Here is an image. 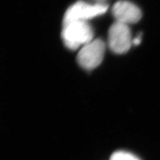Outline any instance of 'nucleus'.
Masks as SVG:
<instances>
[{
	"label": "nucleus",
	"instance_id": "0eeeda50",
	"mask_svg": "<svg viewBox=\"0 0 160 160\" xmlns=\"http://www.w3.org/2000/svg\"><path fill=\"white\" fill-rule=\"evenodd\" d=\"M141 40H142V36L141 35H139V36H138L136 38L133 39V44L134 46H138V45L141 42Z\"/></svg>",
	"mask_w": 160,
	"mask_h": 160
},
{
	"label": "nucleus",
	"instance_id": "f03ea898",
	"mask_svg": "<svg viewBox=\"0 0 160 160\" xmlns=\"http://www.w3.org/2000/svg\"><path fill=\"white\" fill-rule=\"evenodd\" d=\"M108 5L96 3L89 4L79 1L70 6L64 15L63 26L76 21H85L106 13Z\"/></svg>",
	"mask_w": 160,
	"mask_h": 160
},
{
	"label": "nucleus",
	"instance_id": "423d86ee",
	"mask_svg": "<svg viewBox=\"0 0 160 160\" xmlns=\"http://www.w3.org/2000/svg\"><path fill=\"white\" fill-rule=\"evenodd\" d=\"M110 160H140L133 154L124 151H118L113 153Z\"/></svg>",
	"mask_w": 160,
	"mask_h": 160
},
{
	"label": "nucleus",
	"instance_id": "39448f33",
	"mask_svg": "<svg viewBox=\"0 0 160 160\" xmlns=\"http://www.w3.org/2000/svg\"><path fill=\"white\" fill-rule=\"evenodd\" d=\"M112 13L116 22L125 24L136 23L142 17L140 9L136 5L128 1H119L113 5Z\"/></svg>",
	"mask_w": 160,
	"mask_h": 160
},
{
	"label": "nucleus",
	"instance_id": "f257e3e1",
	"mask_svg": "<svg viewBox=\"0 0 160 160\" xmlns=\"http://www.w3.org/2000/svg\"><path fill=\"white\" fill-rule=\"evenodd\" d=\"M92 27L86 21H76L63 26L62 37L66 46L72 50L88 44L93 38Z\"/></svg>",
	"mask_w": 160,
	"mask_h": 160
},
{
	"label": "nucleus",
	"instance_id": "7ed1b4c3",
	"mask_svg": "<svg viewBox=\"0 0 160 160\" xmlns=\"http://www.w3.org/2000/svg\"><path fill=\"white\" fill-rule=\"evenodd\" d=\"M133 44L131 31L127 24L119 22L113 23L108 32V45L116 53L127 52Z\"/></svg>",
	"mask_w": 160,
	"mask_h": 160
},
{
	"label": "nucleus",
	"instance_id": "20e7f679",
	"mask_svg": "<svg viewBox=\"0 0 160 160\" xmlns=\"http://www.w3.org/2000/svg\"><path fill=\"white\" fill-rule=\"evenodd\" d=\"M106 44L102 39H97L86 44L77 56V62L86 69H93L102 63L103 59Z\"/></svg>",
	"mask_w": 160,
	"mask_h": 160
}]
</instances>
